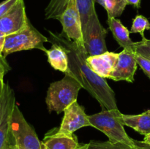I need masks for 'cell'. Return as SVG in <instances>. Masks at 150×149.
<instances>
[{
    "label": "cell",
    "instance_id": "15",
    "mask_svg": "<svg viewBox=\"0 0 150 149\" xmlns=\"http://www.w3.org/2000/svg\"><path fill=\"white\" fill-rule=\"evenodd\" d=\"M48 56V61L55 70L66 73L68 70V56L61 45L52 43L50 49L45 51Z\"/></svg>",
    "mask_w": 150,
    "mask_h": 149
},
{
    "label": "cell",
    "instance_id": "21",
    "mask_svg": "<svg viewBox=\"0 0 150 149\" xmlns=\"http://www.w3.org/2000/svg\"><path fill=\"white\" fill-rule=\"evenodd\" d=\"M150 31V23L146 18L142 15H138L133 20L130 32L131 33H139L142 37V39L145 38L144 31Z\"/></svg>",
    "mask_w": 150,
    "mask_h": 149
},
{
    "label": "cell",
    "instance_id": "11",
    "mask_svg": "<svg viewBox=\"0 0 150 149\" xmlns=\"http://www.w3.org/2000/svg\"><path fill=\"white\" fill-rule=\"evenodd\" d=\"M137 65L134 52L124 49L119 53L118 61L108 78L114 81L125 80L129 83H133Z\"/></svg>",
    "mask_w": 150,
    "mask_h": 149
},
{
    "label": "cell",
    "instance_id": "26",
    "mask_svg": "<svg viewBox=\"0 0 150 149\" xmlns=\"http://www.w3.org/2000/svg\"><path fill=\"white\" fill-rule=\"evenodd\" d=\"M5 34L0 31V57H4L3 56V49H4V42H5Z\"/></svg>",
    "mask_w": 150,
    "mask_h": 149
},
{
    "label": "cell",
    "instance_id": "20",
    "mask_svg": "<svg viewBox=\"0 0 150 149\" xmlns=\"http://www.w3.org/2000/svg\"><path fill=\"white\" fill-rule=\"evenodd\" d=\"M70 0H51L45 10V19H57L65 10Z\"/></svg>",
    "mask_w": 150,
    "mask_h": 149
},
{
    "label": "cell",
    "instance_id": "6",
    "mask_svg": "<svg viewBox=\"0 0 150 149\" xmlns=\"http://www.w3.org/2000/svg\"><path fill=\"white\" fill-rule=\"evenodd\" d=\"M16 105L14 91L8 83H4L0 96V149H5L15 143L10 129L11 118Z\"/></svg>",
    "mask_w": 150,
    "mask_h": 149
},
{
    "label": "cell",
    "instance_id": "22",
    "mask_svg": "<svg viewBox=\"0 0 150 149\" xmlns=\"http://www.w3.org/2000/svg\"><path fill=\"white\" fill-rule=\"evenodd\" d=\"M133 51L136 53L150 60V39L143 38L140 42H134Z\"/></svg>",
    "mask_w": 150,
    "mask_h": 149
},
{
    "label": "cell",
    "instance_id": "12",
    "mask_svg": "<svg viewBox=\"0 0 150 149\" xmlns=\"http://www.w3.org/2000/svg\"><path fill=\"white\" fill-rule=\"evenodd\" d=\"M119 53L106 51L95 56H88L86 61L92 71L103 78H108L118 61Z\"/></svg>",
    "mask_w": 150,
    "mask_h": 149
},
{
    "label": "cell",
    "instance_id": "10",
    "mask_svg": "<svg viewBox=\"0 0 150 149\" xmlns=\"http://www.w3.org/2000/svg\"><path fill=\"white\" fill-rule=\"evenodd\" d=\"M23 0H20L8 13L0 18V31L5 35L20 32L29 23Z\"/></svg>",
    "mask_w": 150,
    "mask_h": 149
},
{
    "label": "cell",
    "instance_id": "7",
    "mask_svg": "<svg viewBox=\"0 0 150 149\" xmlns=\"http://www.w3.org/2000/svg\"><path fill=\"white\" fill-rule=\"evenodd\" d=\"M107 31L100 22L96 12L89 18L83 32L84 48L89 56H95L108 51L105 36Z\"/></svg>",
    "mask_w": 150,
    "mask_h": 149
},
{
    "label": "cell",
    "instance_id": "23",
    "mask_svg": "<svg viewBox=\"0 0 150 149\" xmlns=\"http://www.w3.org/2000/svg\"><path fill=\"white\" fill-rule=\"evenodd\" d=\"M134 56L138 64L140 66V67L143 70L144 72L145 73V74L149 78H150V60L144 57L143 56L139 55V54L136 53L135 52Z\"/></svg>",
    "mask_w": 150,
    "mask_h": 149
},
{
    "label": "cell",
    "instance_id": "28",
    "mask_svg": "<svg viewBox=\"0 0 150 149\" xmlns=\"http://www.w3.org/2000/svg\"><path fill=\"white\" fill-rule=\"evenodd\" d=\"M5 149H24V148H21V146L18 145L16 144V143H13V144L9 145Z\"/></svg>",
    "mask_w": 150,
    "mask_h": 149
},
{
    "label": "cell",
    "instance_id": "29",
    "mask_svg": "<svg viewBox=\"0 0 150 149\" xmlns=\"http://www.w3.org/2000/svg\"><path fill=\"white\" fill-rule=\"evenodd\" d=\"M144 139L143 140V143H144L145 144L148 145L150 146V133L149 134H146V135H144Z\"/></svg>",
    "mask_w": 150,
    "mask_h": 149
},
{
    "label": "cell",
    "instance_id": "31",
    "mask_svg": "<svg viewBox=\"0 0 150 149\" xmlns=\"http://www.w3.org/2000/svg\"><path fill=\"white\" fill-rule=\"evenodd\" d=\"M0 64H4V66H6V67H10L8 63L7 62L5 58H4V57H0Z\"/></svg>",
    "mask_w": 150,
    "mask_h": 149
},
{
    "label": "cell",
    "instance_id": "24",
    "mask_svg": "<svg viewBox=\"0 0 150 149\" xmlns=\"http://www.w3.org/2000/svg\"><path fill=\"white\" fill-rule=\"evenodd\" d=\"M20 0H4L0 3V18L7 14Z\"/></svg>",
    "mask_w": 150,
    "mask_h": 149
},
{
    "label": "cell",
    "instance_id": "3",
    "mask_svg": "<svg viewBox=\"0 0 150 149\" xmlns=\"http://www.w3.org/2000/svg\"><path fill=\"white\" fill-rule=\"evenodd\" d=\"M62 80L50 84L47 91L45 102L49 112L60 114L70 105L77 101L79 91L83 89L80 82L69 73Z\"/></svg>",
    "mask_w": 150,
    "mask_h": 149
},
{
    "label": "cell",
    "instance_id": "25",
    "mask_svg": "<svg viewBox=\"0 0 150 149\" xmlns=\"http://www.w3.org/2000/svg\"><path fill=\"white\" fill-rule=\"evenodd\" d=\"M10 70V67H7L4 64H0V96L2 93L3 89H4V76L7 72Z\"/></svg>",
    "mask_w": 150,
    "mask_h": 149
},
{
    "label": "cell",
    "instance_id": "4",
    "mask_svg": "<svg viewBox=\"0 0 150 149\" xmlns=\"http://www.w3.org/2000/svg\"><path fill=\"white\" fill-rule=\"evenodd\" d=\"M48 42H50L48 38L34 27L29 21L27 26L20 32L6 35L3 56L5 58L13 53L32 49H39L45 52L46 48L44 43Z\"/></svg>",
    "mask_w": 150,
    "mask_h": 149
},
{
    "label": "cell",
    "instance_id": "2",
    "mask_svg": "<svg viewBox=\"0 0 150 149\" xmlns=\"http://www.w3.org/2000/svg\"><path fill=\"white\" fill-rule=\"evenodd\" d=\"M122 115L119 109L103 110L100 112L88 115V118L92 127L104 133L111 143H122L130 147L139 146L142 142L129 137L125 130Z\"/></svg>",
    "mask_w": 150,
    "mask_h": 149
},
{
    "label": "cell",
    "instance_id": "8",
    "mask_svg": "<svg viewBox=\"0 0 150 149\" xmlns=\"http://www.w3.org/2000/svg\"><path fill=\"white\" fill-rule=\"evenodd\" d=\"M59 20L62 26V32L68 39L84 46L81 16L76 0H70Z\"/></svg>",
    "mask_w": 150,
    "mask_h": 149
},
{
    "label": "cell",
    "instance_id": "19",
    "mask_svg": "<svg viewBox=\"0 0 150 149\" xmlns=\"http://www.w3.org/2000/svg\"><path fill=\"white\" fill-rule=\"evenodd\" d=\"M88 149H150V146L143 143L136 147H130L122 143H111L110 141L101 142L91 140Z\"/></svg>",
    "mask_w": 150,
    "mask_h": 149
},
{
    "label": "cell",
    "instance_id": "30",
    "mask_svg": "<svg viewBox=\"0 0 150 149\" xmlns=\"http://www.w3.org/2000/svg\"><path fill=\"white\" fill-rule=\"evenodd\" d=\"M88 147H89V143H82L79 144L77 149H88Z\"/></svg>",
    "mask_w": 150,
    "mask_h": 149
},
{
    "label": "cell",
    "instance_id": "9",
    "mask_svg": "<svg viewBox=\"0 0 150 149\" xmlns=\"http://www.w3.org/2000/svg\"><path fill=\"white\" fill-rule=\"evenodd\" d=\"M85 127H92V124L85 113L84 108L76 101L64 111V117L59 128L57 129V133L72 135L78 129Z\"/></svg>",
    "mask_w": 150,
    "mask_h": 149
},
{
    "label": "cell",
    "instance_id": "5",
    "mask_svg": "<svg viewBox=\"0 0 150 149\" xmlns=\"http://www.w3.org/2000/svg\"><path fill=\"white\" fill-rule=\"evenodd\" d=\"M12 135L16 144L24 149H42L35 129L27 122L18 105L15 106L10 124Z\"/></svg>",
    "mask_w": 150,
    "mask_h": 149
},
{
    "label": "cell",
    "instance_id": "13",
    "mask_svg": "<svg viewBox=\"0 0 150 149\" xmlns=\"http://www.w3.org/2000/svg\"><path fill=\"white\" fill-rule=\"evenodd\" d=\"M54 130L45 134L42 141V149H77L80 143L76 135L59 134Z\"/></svg>",
    "mask_w": 150,
    "mask_h": 149
},
{
    "label": "cell",
    "instance_id": "16",
    "mask_svg": "<svg viewBox=\"0 0 150 149\" xmlns=\"http://www.w3.org/2000/svg\"><path fill=\"white\" fill-rule=\"evenodd\" d=\"M125 126L133 129L141 134L146 135L150 133V110L139 115H122Z\"/></svg>",
    "mask_w": 150,
    "mask_h": 149
},
{
    "label": "cell",
    "instance_id": "18",
    "mask_svg": "<svg viewBox=\"0 0 150 149\" xmlns=\"http://www.w3.org/2000/svg\"><path fill=\"white\" fill-rule=\"evenodd\" d=\"M78 10L81 16L82 31L84 32L89 18L95 11V0H76Z\"/></svg>",
    "mask_w": 150,
    "mask_h": 149
},
{
    "label": "cell",
    "instance_id": "27",
    "mask_svg": "<svg viewBox=\"0 0 150 149\" xmlns=\"http://www.w3.org/2000/svg\"><path fill=\"white\" fill-rule=\"evenodd\" d=\"M127 4L134 6L136 8H139L141 7V0H127Z\"/></svg>",
    "mask_w": 150,
    "mask_h": 149
},
{
    "label": "cell",
    "instance_id": "14",
    "mask_svg": "<svg viewBox=\"0 0 150 149\" xmlns=\"http://www.w3.org/2000/svg\"><path fill=\"white\" fill-rule=\"evenodd\" d=\"M108 24L114 39L123 49L134 52V42L130 37V32L117 18H108Z\"/></svg>",
    "mask_w": 150,
    "mask_h": 149
},
{
    "label": "cell",
    "instance_id": "1",
    "mask_svg": "<svg viewBox=\"0 0 150 149\" xmlns=\"http://www.w3.org/2000/svg\"><path fill=\"white\" fill-rule=\"evenodd\" d=\"M50 42L61 45L68 56L67 72L76 77L98 102L103 110H117L115 93L105 78L95 74L86 63L87 53L83 45L68 39L63 32L54 33L48 31Z\"/></svg>",
    "mask_w": 150,
    "mask_h": 149
},
{
    "label": "cell",
    "instance_id": "17",
    "mask_svg": "<svg viewBox=\"0 0 150 149\" xmlns=\"http://www.w3.org/2000/svg\"><path fill=\"white\" fill-rule=\"evenodd\" d=\"M95 1L104 7L108 13V18L121 15L127 4V0H95Z\"/></svg>",
    "mask_w": 150,
    "mask_h": 149
}]
</instances>
